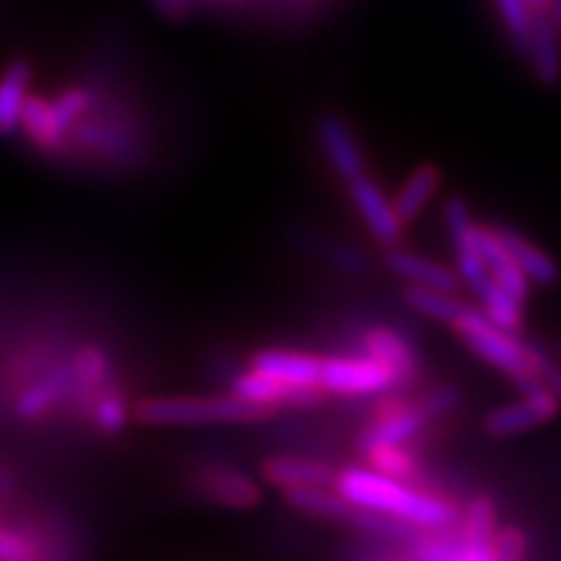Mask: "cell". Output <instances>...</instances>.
Segmentation results:
<instances>
[{"label": "cell", "instance_id": "6da1fadb", "mask_svg": "<svg viewBox=\"0 0 561 561\" xmlns=\"http://www.w3.org/2000/svg\"><path fill=\"white\" fill-rule=\"evenodd\" d=\"M335 489L346 496L351 507L382 512L419 530H445L458 523V507L437 494H426L409 481L392 479L369 466L341 468Z\"/></svg>", "mask_w": 561, "mask_h": 561}, {"label": "cell", "instance_id": "7a4b0ae2", "mask_svg": "<svg viewBox=\"0 0 561 561\" xmlns=\"http://www.w3.org/2000/svg\"><path fill=\"white\" fill-rule=\"evenodd\" d=\"M450 328L481 362L500 369L504 377H510L515 382V388L520 392L543 382V351L533 346V343L517 339V333L504 331L496 322H491L481 307L468 305Z\"/></svg>", "mask_w": 561, "mask_h": 561}, {"label": "cell", "instance_id": "3957f363", "mask_svg": "<svg viewBox=\"0 0 561 561\" xmlns=\"http://www.w3.org/2000/svg\"><path fill=\"white\" fill-rule=\"evenodd\" d=\"M273 409L242 401L234 392L224 396H159L144 398L133 409L140 424L149 426H206V424H257L273 416Z\"/></svg>", "mask_w": 561, "mask_h": 561}, {"label": "cell", "instance_id": "277c9868", "mask_svg": "<svg viewBox=\"0 0 561 561\" xmlns=\"http://www.w3.org/2000/svg\"><path fill=\"white\" fill-rule=\"evenodd\" d=\"M320 388L328 396L367 398L398 390L396 375L371 356H325L320 362Z\"/></svg>", "mask_w": 561, "mask_h": 561}, {"label": "cell", "instance_id": "5b68a950", "mask_svg": "<svg viewBox=\"0 0 561 561\" xmlns=\"http://www.w3.org/2000/svg\"><path fill=\"white\" fill-rule=\"evenodd\" d=\"M559 398L553 396L549 385L541 382L536 388L523 390L520 401L494 405L486 411V416L481 419V430L491 439H504L515 437V434L530 432L536 426L549 424L559 416Z\"/></svg>", "mask_w": 561, "mask_h": 561}, {"label": "cell", "instance_id": "8992f818", "mask_svg": "<svg viewBox=\"0 0 561 561\" xmlns=\"http://www.w3.org/2000/svg\"><path fill=\"white\" fill-rule=\"evenodd\" d=\"M346 187L356 214H359L369 234L375 237V242H380L385 250L398 248L405 237V221L398 216L392 198L382 191L380 182L371 180L367 172L346 182Z\"/></svg>", "mask_w": 561, "mask_h": 561}, {"label": "cell", "instance_id": "52a82bcc", "mask_svg": "<svg viewBox=\"0 0 561 561\" xmlns=\"http://www.w3.org/2000/svg\"><path fill=\"white\" fill-rule=\"evenodd\" d=\"M430 421L424 419V413L419 411L416 398H403L398 392H382L377 396L375 409L367 426L362 430V447L377 445V442H409L416 434L424 432V426Z\"/></svg>", "mask_w": 561, "mask_h": 561}, {"label": "cell", "instance_id": "ba28073f", "mask_svg": "<svg viewBox=\"0 0 561 561\" xmlns=\"http://www.w3.org/2000/svg\"><path fill=\"white\" fill-rule=\"evenodd\" d=\"M229 392H234L242 401L265 405V409L273 411L286 409V405H291V409H314V405L325 403L331 398L322 388H291V385L273 380V377L252 367L231 377Z\"/></svg>", "mask_w": 561, "mask_h": 561}, {"label": "cell", "instance_id": "9c48e42d", "mask_svg": "<svg viewBox=\"0 0 561 561\" xmlns=\"http://www.w3.org/2000/svg\"><path fill=\"white\" fill-rule=\"evenodd\" d=\"M314 136H318V146L328 167L339 174L343 185L359 174H367V157H364L359 138L341 115H335V112L320 115L314 123Z\"/></svg>", "mask_w": 561, "mask_h": 561}, {"label": "cell", "instance_id": "30bf717a", "mask_svg": "<svg viewBox=\"0 0 561 561\" xmlns=\"http://www.w3.org/2000/svg\"><path fill=\"white\" fill-rule=\"evenodd\" d=\"M193 483L210 504L224 510H252L263 500L261 483L240 468L219 466V462L201 466L193 473Z\"/></svg>", "mask_w": 561, "mask_h": 561}, {"label": "cell", "instance_id": "8fae6325", "mask_svg": "<svg viewBox=\"0 0 561 561\" xmlns=\"http://www.w3.org/2000/svg\"><path fill=\"white\" fill-rule=\"evenodd\" d=\"M70 390H73L70 359H60L13 396V413L16 419L32 424V421L50 416L58 405L68 403Z\"/></svg>", "mask_w": 561, "mask_h": 561}, {"label": "cell", "instance_id": "7c38bea8", "mask_svg": "<svg viewBox=\"0 0 561 561\" xmlns=\"http://www.w3.org/2000/svg\"><path fill=\"white\" fill-rule=\"evenodd\" d=\"M70 371H73V390H70L68 403L73 405L79 416L89 419L94 398L115 377V364H112V356L102 346L87 343L70 356Z\"/></svg>", "mask_w": 561, "mask_h": 561}, {"label": "cell", "instance_id": "4fadbf2b", "mask_svg": "<svg viewBox=\"0 0 561 561\" xmlns=\"http://www.w3.org/2000/svg\"><path fill=\"white\" fill-rule=\"evenodd\" d=\"M320 362L310 351L261 348L252 354L250 367L291 388H320Z\"/></svg>", "mask_w": 561, "mask_h": 561}, {"label": "cell", "instance_id": "5bb4252c", "mask_svg": "<svg viewBox=\"0 0 561 561\" xmlns=\"http://www.w3.org/2000/svg\"><path fill=\"white\" fill-rule=\"evenodd\" d=\"M385 265L396 278H401L403 284L411 286H432V289H445V291H460L462 280L458 271L453 265L434 261L430 255H421V252L388 248L385 252Z\"/></svg>", "mask_w": 561, "mask_h": 561}, {"label": "cell", "instance_id": "9a60e30c", "mask_svg": "<svg viewBox=\"0 0 561 561\" xmlns=\"http://www.w3.org/2000/svg\"><path fill=\"white\" fill-rule=\"evenodd\" d=\"M500 528V512L489 494H479L468 502L460 517V549L462 561H494V551H491V541L494 533Z\"/></svg>", "mask_w": 561, "mask_h": 561}, {"label": "cell", "instance_id": "2e32d148", "mask_svg": "<svg viewBox=\"0 0 561 561\" xmlns=\"http://www.w3.org/2000/svg\"><path fill=\"white\" fill-rule=\"evenodd\" d=\"M364 354L371 356L388 367L392 375H396L398 388H405L416 380V371H419V356L413 351L411 341L405 339L403 333H398L396 328L390 325H375L364 333L362 339Z\"/></svg>", "mask_w": 561, "mask_h": 561}, {"label": "cell", "instance_id": "e0dca14e", "mask_svg": "<svg viewBox=\"0 0 561 561\" xmlns=\"http://www.w3.org/2000/svg\"><path fill=\"white\" fill-rule=\"evenodd\" d=\"M525 60L530 62L533 76H536V81L541 83V87H546V89L559 87L561 83V37L546 11H536V16H533Z\"/></svg>", "mask_w": 561, "mask_h": 561}, {"label": "cell", "instance_id": "ac0fdd59", "mask_svg": "<svg viewBox=\"0 0 561 561\" xmlns=\"http://www.w3.org/2000/svg\"><path fill=\"white\" fill-rule=\"evenodd\" d=\"M339 471L325 460L314 458H291V455H276V458L263 460L261 479L268 486L291 489V486H335Z\"/></svg>", "mask_w": 561, "mask_h": 561}, {"label": "cell", "instance_id": "d6986e66", "mask_svg": "<svg viewBox=\"0 0 561 561\" xmlns=\"http://www.w3.org/2000/svg\"><path fill=\"white\" fill-rule=\"evenodd\" d=\"M442 191V170L432 161H424V164L413 167V170L405 174L401 187H398L396 195H392V206H396L398 216L405 221V227L419 219L426 208L432 206V201L437 198Z\"/></svg>", "mask_w": 561, "mask_h": 561}, {"label": "cell", "instance_id": "ffe728a7", "mask_svg": "<svg viewBox=\"0 0 561 561\" xmlns=\"http://www.w3.org/2000/svg\"><path fill=\"white\" fill-rule=\"evenodd\" d=\"M19 130L24 133V138L42 153L66 151L68 136L58 125V117H55V110H53V100H47V96L32 94L30 91V96H26L24 102V110H21Z\"/></svg>", "mask_w": 561, "mask_h": 561}, {"label": "cell", "instance_id": "44dd1931", "mask_svg": "<svg viewBox=\"0 0 561 561\" xmlns=\"http://www.w3.org/2000/svg\"><path fill=\"white\" fill-rule=\"evenodd\" d=\"M479 248L483 261L489 265L491 278L500 280L504 289L517 294L520 299H528L533 291L530 278L520 271V265L515 263V257L510 255L507 244H504L500 229L489 227V224H479Z\"/></svg>", "mask_w": 561, "mask_h": 561}, {"label": "cell", "instance_id": "7402d4cb", "mask_svg": "<svg viewBox=\"0 0 561 561\" xmlns=\"http://www.w3.org/2000/svg\"><path fill=\"white\" fill-rule=\"evenodd\" d=\"M500 229L504 244H507L510 255L515 257V263L520 265V271L530 278V284L538 286H557L561 278L559 263L546 252L541 244H536L530 237H525L523 231L510 229V227H496Z\"/></svg>", "mask_w": 561, "mask_h": 561}, {"label": "cell", "instance_id": "603a6c76", "mask_svg": "<svg viewBox=\"0 0 561 561\" xmlns=\"http://www.w3.org/2000/svg\"><path fill=\"white\" fill-rule=\"evenodd\" d=\"M32 62L13 60L9 68L0 73V138H9L19 133L21 110H24L26 96L32 87Z\"/></svg>", "mask_w": 561, "mask_h": 561}, {"label": "cell", "instance_id": "cb8c5ba5", "mask_svg": "<svg viewBox=\"0 0 561 561\" xmlns=\"http://www.w3.org/2000/svg\"><path fill=\"white\" fill-rule=\"evenodd\" d=\"M280 494H284V502L301 515L322 517V520H348L351 515V504L335 486L314 483V486L280 489Z\"/></svg>", "mask_w": 561, "mask_h": 561}, {"label": "cell", "instance_id": "d4e9b609", "mask_svg": "<svg viewBox=\"0 0 561 561\" xmlns=\"http://www.w3.org/2000/svg\"><path fill=\"white\" fill-rule=\"evenodd\" d=\"M403 301L411 312L419 314V318L442 322V325H453V322L462 314V310L468 307V301L460 299L458 291L432 289V286H411V284H405Z\"/></svg>", "mask_w": 561, "mask_h": 561}, {"label": "cell", "instance_id": "484cf974", "mask_svg": "<svg viewBox=\"0 0 561 561\" xmlns=\"http://www.w3.org/2000/svg\"><path fill=\"white\" fill-rule=\"evenodd\" d=\"M130 403L128 392H125L123 382L117 380V375L104 385L100 396L94 398L89 411V421L100 434H121L130 421Z\"/></svg>", "mask_w": 561, "mask_h": 561}, {"label": "cell", "instance_id": "4316f807", "mask_svg": "<svg viewBox=\"0 0 561 561\" xmlns=\"http://www.w3.org/2000/svg\"><path fill=\"white\" fill-rule=\"evenodd\" d=\"M362 450L369 468L392 476V479L416 481L421 476L419 458L405 447V442H377V445H367Z\"/></svg>", "mask_w": 561, "mask_h": 561}, {"label": "cell", "instance_id": "83f0119b", "mask_svg": "<svg viewBox=\"0 0 561 561\" xmlns=\"http://www.w3.org/2000/svg\"><path fill=\"white\" fill-rule=\"evenodd\" d=\"M476 297H479V307L491 322H496V325L504 328V331L520 333L523 320H525V312H523L525 299L517 297V294H512L510 289H504L500 280L494 278H491L489 284L476 294Z\"/></svg>", "mask_w": 561, "mask_h": 561}, {"label": "cell", "instance_id": "f1b7e54d", "mask_svg": "<svg viewBox=\"0 0 561 561\" xmlns=\"http://www.w3.org/2000/svg\"><path fill=\"white\" fill-rule=\"evenodd\" d=\"M442 221H445L455 252L479 248V224L473 219L471 206L460 195H450L442 203Z\"/></svg>", "mask_w": 561, "mask_h": 561}, {"label": "cell", "instance_id": "f546056e", "mask_svg": "<svg viewBox=\"0 0 561 561\" xmlns=\"http://www.w3.org/2000/svg\"><path fill=\"white\" fill-rule=\"evenodd\" d=\"M494 9L500 13L504 34L510 37L512 47H515L517 55L525 58L536 9L530 5V0H494Z\"/></svg>", "mask_w": 561, "mask_h": 561}, {"label": "cell", "instance_id": "4dcf8cb0", "mask_svg": "<svg viewBox=\"0 0 561 561\" xmlns=\"http://www.w3.org/2000/svg\"><path fill=\"white\" fill-rule=\"evenodd\" d=\"M50 557L34 530L0 525V561H37Z\"/></svg>", "mask_w": 561, "mask_h": 561}, {"label": "cell", "instance_id": "1f68e13d", "mask_svg": "<svg viewBox=\"0 0 561 561\" xmlns=\"http://www.w3.org/2000/svg\"><path fill=\"white\" fill-rule=\"evenodd\" d=\"M53 110H55V117H58V125L62 128V133L68 136L70 128H73L81 117H87L89 112L94 110V94L83 87H70L53 96Z\"/></svg>", "mask_w": 561, "mask_h": 561}, {"label": "cell", "instance_id": "d6a6232c", "mask_svg": "<svg viewBox=\"0 0 561 561\" xmlns=\"http://www.w3.org/2000/svg\"><path fill=\"white\" fill-rule=\"evenodd\" d=\"M530 538L520 525H500L491 541V551H494V561H520L528 557Z\"/></svg>", "mask_w": 561, "mask_h": 561}, {"label": "cell", "instance_id": "836d02e7", "mask_svg": "<svg viewBox=\"0 0 561 561\" xmlns=\"http://www.w3.org/2000/svg\"><path fill=\"white\" fill-rule=\"evenodd\" d=\"M419 411L424 413V419L430 421H439L445 416H450L453 411H458L460 405V390L453 388V385H439V388L426 390L424 396L416 398Z\"/></svg>", "mask_w": 561, "mask_h": 561}, {"label": "cell", "instance_id": "e575fe53", "mask_svg": "<svg viewBox=\"0 0 561 561\" xmlns=\"http://www.w3.org/2000/svg\"><path fill=\"white\" fill-rule=\"evenodd\" d=\"M541 377H543V382L549 385V388L553 390V396H557L559 403H561V367L553 359H549V356H546L543 364H541Z\"/></svg>", "mask_w": 561, "mask_h": 561}, {"label": "cell", "instance_id": "d590c367", "mask_svg": "<svg viewBox=\"0 0 561 561\" xmlns=\"http://www.w3.org/2000/svg\"><path fill=\"white\" fill-rule=\"evenodd\" d=\"M546 13H549L551 24L557 26V32L561 37V0H546Z\"/></svg>", "mask_w": 561, "mask_h": 561}, {"label": "cell", "instance_id": "8d00e7d4", "mask_svg": "<svg viewBox=\"0 0 561 561\" xmlns=\"http://www.w3.org/2000/svg\"><path fill=\"white\" fill-rule=\"evenodd\" d=\"M248 0H198V5H210V9H231V5H242Z\"/></svg>", "mask_w": 561, "mask_h": 561}, {"label": "cell", "instance_id": "74e56055", "mask_svg": "<svg viewBox=\"0 0 561 561\" xmlns=\"http://www.w3.org/2000/svg\"><path fill=\"white\" fill-rule=\"evenodd\" d=\"M530 5L536 11H546V0H530Z\"/></svg>", "mask_w": 561, "mask_h": 561}, {"label": "cell", "instance_id": "f35d334b", "mask_svg": "<svg viewBox=\"0 0 561 561\" xmlns=\"http://www.w3.org/2000/svg\"><path fill=\"white\" fill-rule=\"evenodd\" d=\"M559 354H561V341H559Z\"/></svg>", "mask_w": 561, "mask_h": 561}]
</instances>
